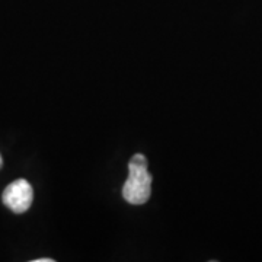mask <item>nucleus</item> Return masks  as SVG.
<instances>
[{"mask_svg": "<svg viewBox=\"0 0 262 262\" xmlns=\"http://www.w3.org/2000/svg\"><path fill=\"white\" fill-rule=\"evenodd\" d=\"M151 195V175L144 155H134L128 163V178L122 187L124 200L133 206L144 204Z\"/></svg>", "mask_w": 262, "mask_h": 262, "instance_id": "1", "label": "nucleus"}, {"mask_svg": "<svg viewBox=\"0 0 262 262\" xmlns=\"http://www.w3.org/2000/svg\"><path fill=\"white\" fill-rule=\"evenodd\" d=\"M3 204L13 213L20 214L29 210L34 200V189L27 179H16L3 191Z\"/></svg>", "mask_w": 262, "mask_h": 262, "instance_id": "2", "label": "nucleus"}, {"mask_svg": "<svg viewBox=\"0 0 262 262\" xmlns=\"http://www.w3.org/2000/svg\"><path fill=\"white\" fill-rule=\"evenodd\" d=\"M32 262H54V259H51V258H41V259H34Z\"/></svg>", "mask_w": 262, "mask_h": 262, "instance_id": "3", "label": "nucleus"}, {"mask_svg": "<svg viewBox=\"0 0 262 262\" xmlns=\"http://www.w3.org/2000/svg\"><path fill=\"white\" fill-rule=\"evenodd\" d=\"M3 166V159H2V156H0V168Z\"/></svg>", "mask_w": 262, "mask_h": 262, "instance_id": "4", "label": "nucleus"}]
</instances>
